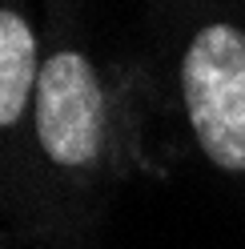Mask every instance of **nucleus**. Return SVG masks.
Returning <instances> with one entry per match:
<instances>
[{"mask_svg": "<svg viewBox=\"0 0 245 249\" xmlns=\"http://www.w3.org/2000/svg\"><path fill=\"white\" fill-rule=\"evenodd\" d=\"M189 124L205 157L229 173H245V33L209 24L181 60Z\"/></svg>", "mask_w": 245, "mask_h": 249, "instance_id": "obj_1", "label": "nucleus"}, {"mask_svg": "<svg viewBox=\"0 0 245 249\" xmlns=\"http://www.w3.org/2000/svg\"><path fill=\"white\" fill-rule=\"evenodd\" d=\"M36 137L56 165H88L105 137V97L81 53H56L36 81Z\"/></svg>", "mask_w": 245, "mask_h": 249, "instance_id": "obj_2", "label": "nucleus"}, {"mask_svg": "<svg viewBox=\"0 0 245 249\" xmlns=\"http://www.w3.org/2000/svg\"><path fill=\"white\" fill-rule=\"evenodd\" d=\"M40 65L36 40L17 12H0V124H12L24 113L28 92H36Z\"/></svg>", "mask_w": 245, "mask_h": 249, "instance_id": "obj_3", "label": "nucleus"}]
</instances>
